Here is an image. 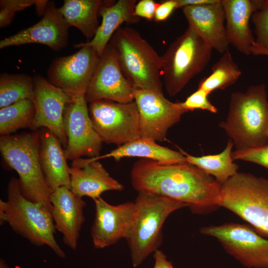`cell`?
<instances>
[{"label":"cell","mask_w":268,"mask_h":268,"mask_svg":"<svg viewBox=\"0 0 268 268\" xmlns=\"http://www.w3.org/2000/svg\"><path fill=\"white\" fill-rule=\"evenodd\" d=\"M34 78L33 101L36 115L32 130L46 128L54 134L65 148L67 137L64 127V113L72 96L39 75Z\"/></svg>","instance_id":"obj_15"},{"label":"cell","mask_w":268,"mask_h":268,"mask_svg":"<svg viewBox=\"0 0 268 268\" xmlns=\"http://www.w3.org/2000/svg\"><path fill=\"white\" fill-rule=\"evenodd\" d=\"M5 207L6 223L15 232L34 246H47L60 258L66 257L55 239L52 212L42 204L26 198L19 180L15 177L9 181Z\"/></svg>","instance_id":"obj_6"},{"label":"cell","mask_w":268,"mask_h":268,"mask_svg":"<svg viewBox=\"0 0 268 268\" xmlns=\"http://www.w3.org/2000/svg\"><path fill=\"white\" fill-rule=\"evenodd\" d=\"M209 94L201 88L188 96L183 102H177L179 107L185 112L196 109L208 111L212 113L217 112V108L208 99Z\"/></svg>","instance_id":"obj_30"},{"label":"cell","mask_w":268,"mask_h":268,"mask_svg":"<svg viewBox=\"0 0 268 268\" xmlns=\"http://www.w3.org/2000/svg\"><path fill=\"white\" fill-rule=\"evenodd\" d=\"M254 1L258 10L263 8H268V0H254Z\"/></svg>","instance_id":"obj_41"},{"label":"cell","mask_w":268,"mask_h":268,"mask_svg":"<svg viewBox=\"0 0 268 268\" xmlns=\"http://www.w3.org/2000/svg\"><path fill=\"white\" fill-rule=\"evenodd\" d=\"M233 146L230 139L220 153L201 156L191 155L181 149L180 151L185 156L188 163L214 177L216 181L222 184L238 172V165L234 163L232 157Z\"/></svg>","instance_id":"obj_26"},{"label":"cell","mask_w":268,"mask_h":268,"mask_svg":"<svg viewBox=\"0 0 268 268\" xmlns=\"http://www.w3.org/2000/svg\"><path fill=\"white\" fill-rule=\"evenodd\" d=\"M133 89L122 73L114 50L108 44L85 94L87 102L107 100L130 103L134 101Z\"/></svg>","instance_id":"obj_14"},{"label":"cell","mask_w":268,"mask_h":268,"mask_svg":"<svg viewBox=\"0 0 268 268\" xmlns=\"http://www.w3.org/2000/svg\"><path fill=\"white\" fill-rule=\"evenodd\" d=\"M105 1L66 0L58 10L69 26L78 29L90 41L99 27L98 14Z\"/></svg>","instance_id":"obj_25"},{"label":"cell","mask_w":268,"mask_h":268,"mask_svg":"<svg viewBox=\"0 0 268 268\" xmlns=\"http://www.w3.org/2000/svg\"><path fill=\"white\" fill-rule=\"evenodd\" d=\"M120 67L133 89L163 93L162 59L135 29L120 27L108 43Z\"/></svg>","instance_id":"obj_4"},{"label":"cell","mask_w":268,"mask_h":268,"mask_svg":"<svg viewBox=\"0 0 268 268\" xmlns=\"http://www.w3.org/2000/svg\"><path fill=\"white\" fill-rule=\"evenodd\" d=\"M40 131L0 136V151L5 164L19 176L21 191L29 200L40 203L51 212L49 187L41 165Z\"/></svg>","instance_id":"obj_3"},{"label":"cell","mask_w":268,"mask_h":268,"mask_svg":"<svg viewBox=\"0 0 268 268\" xmlns=\"http://www.w3.org/2000/svg\"><path fill=\"white\" fill-rule=\"evenodd\" d=\"M134 203L135 213L125 239L133 266L136 268L158 249L162 242V227L168 216L188 205L146 193H138Z\"/></svg>","instance_id":"obj_5"},{"label":"cell","mask_w":268,"mask_h":268,"mask_svg":"<svg viewBox=\"0 0 268 268\" xmlns=\"http://www.w3.org/2000/svg\"><path fill=\"white\" fill-rule=\"evenodd\" d=\"M200 231L216 238L226 251L245 267L268 268V239L248 225L225 223L204 227Z\"/></svg>","instance_id":"obj_10"},{"label":"cell","mask_w":268,"mask_h":268,"mask_svg":"<svg viewBox=\"0 0 268 268\" xmlns=\"http://www.w3.org/2000/svg\"><path fill=\"white\" fill-rule=\"evenodd\" d=\"M51 201L56 229L62 234L65 244L75 250L85 220L83 209L86 206L85 201L66 187H61L54 191Z\"/></svg>","instance_id":"obj_18"},{"label":"cell","mask_w":268,"mask_h":268,"mask_svg":"<svg viewBox=\"0 0 268 268\" xmlns=\"http://www.w3.org/2000/svg\"><path fill=\"white\" fill-rule=\"evenodd\" d=\"M233 160H242L260 165L268 169V144L265 145L235 150L232 152Z\"/></svg>","instance_id":"obj_32"},{"label":"cell","mask_w":268,"mask_h":268,"mask_svg":"<svg viewBox=\"0 0 268 268\" xmlns=\"http://www.w3.org/2000/svg\"><path fill=\"white\" fill-rule=\"evenodd\" d=\"M241 74V70L228 50L213 64L211 73L200 81L198 88L203 89L209 95L215 90H224L233 85Z\"/></svg>","instance_id":"obj_28"},{"label":"cell","mask_w":268,"mask_h":268,"mask_svg":"<svg viewBox=\"0 0 268 268\" xmlns=\"http://www.w3.org/2000/svg\"><path fill=\"white\" fill-rule=\"evenodd\" d=\"M177 8L176 0H165L159 3L155 10L154 19L156 21H161L166 19Z\"/></svg>","instance_id":"obj_35"},{"label":"cell","mask_w":268,"mask_h":268,"mask_svg":"<svg viewBox=\"0 0 268 268\" xmlns=\"http://www.w3.org/2000/svg\"><path fill=\"white\" fill-rule=\"evenodd\" d=\"M92 126L103 142L123 145L140 137L139 115L135 102L107 100L90 103Z\"/></svg>","instance_id":"obj_9"},{"label":"cell","mask_w":268,"mask_h":268,"mask_svg":"<svg viewBox=\"0 0 268 268\" xmlns=\"http://www.w3.org/2000/svg\"><path fill=\"white\" fill-rule=\"evenodd\" d=\"M136 3V0H119L113 3L110 1H105L99 10V14L102 18V23L94 37L90 41L73 46L75 48L91 46L101 57L114 33L122 24L139 22V18L134 14Z\"/></svg>","instance_id":"obj_22"},{"label":"cell","mask_w":268,"mask_h":268,"mask_svg":"<svg viewBox=\"0 0 268 268\" xmlns=\"http://www.w3.org/2000/svg\"><path fill=\"white\" fill-rule=\"evenodd\" d=\"M40 158L46 182L53 192L61 187L70 189L69 168L62 144L46 128L40 131Z\"/></svg>","instance_id":"obj_23"},{"label":"cell","mask_w":268,"mask_h":268,"mask_svg":"<svg viewBox=\"0 0 268 268\" xmlns=\"http://www.w3.org/2000/svg\"><path fill=\"white\" fill-rule=\"evenodd\" d=\"M225 15L227 41L240 53L249 56L255 42L249 22L257 7L254 0H221Z\"/></svg>","instance_id":"obj_21"},{"label":"cell","mask_w":268,"mask_h":268,"mask_svg":"<svg viewBox=\"0 0 268 268\" xmlns=\"http://www.w3.org/2000/svg\"><path fill=\"white\" fill-rule=\"evenodd\" d=\"M212 48L192 27L173 42L161 56L164 82L168 94L181 91L208 64Z\"/></svg>","instance_id":"obj_7"},{"label":"cell","mask_w":268,"mask_h":268,"mask_svg":"<svg viewBox=\"0 0 268 268\" xmlns=\"http://www.w3.org/2000/svg\"><path fill=\"white\" fill-rule=\"evenodd\" d=\"M153 256L155 261L153 268H174L171 262L167 260L162 251L157 249L153 253Z\"/></svg>","instance_id":"obj_36"},{"label":"cell","mask_w":268,"mask_h":268,"mask_svg":"<svg viewBox=\"0 0 268 268\" xmlns=\"http://www.w3.org/2000/svg\"><path fill=\"white\" fill-rule=\"evenodd\" d=\"M35 96L34 78L26 74L2 73L0 76V108Z\"/></svg>","instance_id":"obj_29"},{"label":"cell","mask_w":268,"mask_h":268,"mask_svg":"<svg viewBox=\"0 0 268 268\" xmlns=\"http://www.w3.org/2000/svg\"><path fill=\"white\" fill-rule=\"evenodd\" d=\"M75 53L55 59L48 70V81L71 96L84 95L100 60L89 46H83Z\"/></svg>","instance_id":"obj_12"},{"label":"cell","mask_w":268,"mask_h":268,"mask_svg":"<svg viewBox=\"0 0 268 268\" xmlns=\"http://www.w3.org/2000/svg\"><path fill=\"white\" fill-rule=\"evenodd\" d=\"M141 157L166 164L187 162L185 156L180 151L161 146L153 139L140 137L119 146L103 155L92 157L93 160L113 158L119 161L124 157Z\"/></svg>","instance_id":"obj_24"},{"label":"cell","mask_w":268,"mask_h":268,"mask_svg":"<svg viewBox=\"0 0 268 268\" xmlns=\"http://www.w3.org/2000/svg\"><path fill=\"white\" fill-rule=\"evenodd\" d=\"M219 126L236 150L268 143V99L266 85H251L245 92L231 94L226 120Z\"/></svg>","instance_id":"obj_2"},{"label":"cell","mask_w":268,"mask_h":268,"mask_svg":"<svg viewBox=\"0 0 268 268\" xmlns=\"http://www.w3.org/2000/svg\"><path fill=\"white\" fill-rule=\"evenodd\" d=\"M35 0H1L0 1V27L7 26L16 12L35 5Z\"/></svg>","instance_id":"obj_31"},{"label":"cell","mask_w":268,"mask_h":268,"mask_svg":"<svg viewBox=\"0 0 268 268\" xmlns=\"http://www.w3.org/2000/svg\"><path fill=\"white\" fill-rule=\"evenodd\" d=\"M192 27L210 47L220 54L229 50L225 11L221 0L211 3L191 5L182 8Z\"/></svg>","instance_id":"obj_19"},{"label":"cell","mask_w":268,"mask_h":268,"mask_svg":"<svg viewBox=\"0 0 268 268\" xmlns=\"http://www.w3.org/2000/svg\"><path fill=\"white\" fill-rule=\"evenodd\" d=\"M0 268H9L3 259H0Z\"/></svg>","instance_id":"obj_42"},{"label":"cell","mask_w":268,"mask_h":268,"mask_svg":"<svg viewBox=\"0 0 268 268\" xmlns=\"http://www.w3.org/2000/svg\"><path fill=\"white\" fill-rule=\"evenodd\" d=\"M70 190L75 195L93 200L104 192L122 191L123 186L111 177L98 160L79 158L72 160L69 168Z\"/></svg>","instance_id":"obj_20"},{"label":"cell","mask_w":268,"mask_h":268,"mask_svg":"<svg viewBox=\"0 0 268 268\" xmlns=\"http://www.w3.org/2000/svg\"><path fill=\"white\" fill-rule=\"evenodd\" d=\"M84 95L74 96L64 113V127L67 137L65 152L67 159L99 156L103 141L94 130Z\"/></svg>","instance_id":"obj_11"},{"label":"cell","mask_w":268,"mask_h":268,"mask_svg":"<svg viewBox=\"0 0 268 268\" xmlns=\"http://www.w3.org/2000/svg\"><path fill=\"white\" fill-rule=\"evenodd\" d=\"M138 193H150L187 204L193 211L218 206L221 184L189 163L166 164L142 158L131 174Z\"/></svg>","instance_id":"obj_1"},{"label":"cell","mask_w":268,"mask_h":268,"mask_svg":"<svg viewBox=\"0 0 268 268\" xmlns=\"http://www.w3.org/2000/svg\"><path fill=\"white\" fill-rule=\"evenodd\" d=\"M35 115V105L32 99H24L0 108V136L12 134L20 129H32Z\"/></svg>","instance_id":"obj_27"},{"label":"cell","mask_w":268,"mask_h":268,"mask_svg":"<svg viewBox=\"0 0 268 268\" xmlns=\"http://www.w3.org/2000/svg\"><path fill=\"white\" fill-rule=\"evenodd\" d=\"M251 53L254 55H265L268 57V51L255 43L251 48Z\"/></svg>","instance_id":"obj_38"},{"label":"cell","mask_w":268,"mask_h":268,"mask_svg":"<svg viewBox=\"0 0 268 268\" xmlns=\"http://www.w3.org/2000/svg\"><path fill=\"white\" fill-rule=\"evenodd\" d=\"M48 0H36V9L38 14H44Z\"/></svg>","instance_id":"obj_39"},{"label":"cell","mask_w":268,"mask_h":268,"mask_svg":"<svg viewBox=\"0 0 268 268\" xmlns=\"http://www.w3.org/2000/svg\"></svg>","instance_id":"obj_43"},{"label":"cell","mask_w":268,"mask_h":268,"mask_svg":"<svg viewBox=\"0 0 268 268\" xmlns=\"http://www.w3.org/2000/svg\"><path fill=\"white\" fill-rule=\"evenodd\" d=\"M218 206L248 222L268 236V179L237 172L221 184Z\"/></svg>","instance_id":"obj_8"},{"label":"cell","mask_w":268,"mask_h":268,"mask_svg":"<svg viewBox=\"0 0 268 268\" xmlns=\"http://www.w3.org/2000/svg\"><path fill=\"white\" fill-rule=\"evenodd\" d=\"M251 19L255 27V43L268 51V8L256 11Z\"/></svg>","instance_id":"obj_33"},{"label":"cell","mask_w":268,"mask_h":268,"mask_svg":"<svg viewBox=\"0 0 268 268\" xmlns=\"http://www.w3.org/2000/svg\"><path fill=\"white\" fill-rule=\"evenodd\" d=\"M5 201L0 200V225H2L6 223Z\"/></svg>","instance_id":"obj_40"},{"label":"cell","mask_w":268,"mask_h":268,"mask_svg":"<svg viewBox=\"0 0 268 268\" xmlns=\"http://www.w3.org/2000/svg\"><path fill=\"white\" fill-rule=\"evenodd\" d=\"M69 27L54 2L49 1L43 16L39 21L1 40L0 48L38 43L58 51L67 44Z\"/></svg>","instance_id":"obj_17"},{"label":"cell","mask_w":268,"mask_h":268,"mask_svg":"<svg viewBox=\"0 0 268 268\" xmlns=\"http://www.w3.org/2000/svg\"><path fill=\"white\" fill-rule=\"evenodd\" d=\"M218 0H176L177 8H183L185 7L211 3L215 2Z\"/></svg>","instance_id":"obj_37"},{"label":"cell","mask_w":268,"mask_h":268,"mask_svg":"<svg viewBox=\"0 0 268 268\" xmlns=\"http://www.w3.org/2000/svg\"><path fill=\"white\" fill-rule=\"evenodd\" d=\"M133 94L139 115L140 137L165 140L168 129L186 112L163 94L134 89Z\"/></svg>","instance_id":"obj_13"},{"label":"cell","mask_w":268,"mask_h":268,"mask_svg":"<svg viewBox=\"0 0 268 268\" xmlns=\"http://www.w3.org/2000/svg\"><path fill=\"white\" fill-rule=\"evenodd\" d=\"M95 214L91 229L93 246L97 249L110 246L126 237L134 218V202L118 205L108 203L99 197L93 200Z\"/></svg>","instance_id":"obj_16"},{"label":"cell","mask_w":268,"mask_h":268,"mask_svg":"<svg viewBox=\"0 0 268 268\" xmlns=\"http://www.w3.org/2000/svg\"><path fill=\"white\" fill-rule=\"evenodd\" d=\"M159 3L153 0H141L136 4L134 14L138 17H142L148 20L154 18L155 10Z\"/></svg>","instance_id":"obj_34"}]
</instances>
